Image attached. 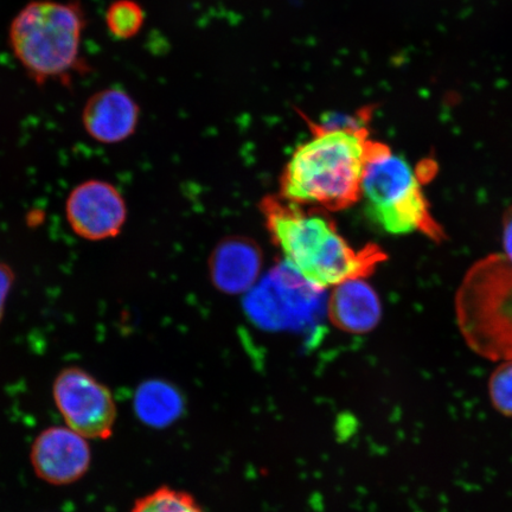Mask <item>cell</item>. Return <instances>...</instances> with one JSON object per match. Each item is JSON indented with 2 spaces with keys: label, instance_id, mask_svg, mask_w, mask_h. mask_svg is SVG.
<instances>
[{
  "label": "cell",
  "instance_id": "1",
  "mask_svg": "<svg viewBox=\"0 0 512 512\" xmlns=\"http://www.w3.org/2000/svg\"><path fill=\"white\" fill-rule=\"evenodd\" d=\"M369 113L336 123H315L302 113L311 139L297 147L281 176V196L322 211L347 209L361 200L364 171L375 140L364 121Z\"/></svg>",
  "mask_w": 512,
  "mask_h": 512
},
{
  "label": "cell",
  "instance_id": "2",
  "mask_svg": "<svg viewBox=\"0 0 512 512\" xmlns=\"http://www.w3.org/2000/svg\"><path fill=\"white\" fill-rule=\"evenodd\" d=\"M261 211L286 264L320 290L367 278L387 259L379 246H350L322 210H305L283 196H268Z\"/></svg>",
  "mask_w": 512,
  "mask_h": 512
},
{
  "label": "cell",
  "instance_id": "3",
  "mask_svg": "<svg viewBox=\"0 0 512 512\" xmlns=\"http://www.w3.org/2000/svg\"><path fill=\"white\" fill-rule=\"evenodd\" d=\"M86 28L79 3L32 0L12 19L9 41L21 66L37 85L66 82L80 68Z\"/></svg>",
  "mask_w": 512,
  "mask_h": 512
},
{
  "label": "cell",
  "instance_id": "4",
  "mask_svg": "<svg viewBox=\"0 0 512 512\" xmlns=\"http://www.w3.org/2000/svg\"><path fill=\"white\" fill-rule=\"evenodd\" d=\"M456 318L465 343L490 361H512V262L504 254L480 259L456 294Z\"/></svg>",
  "mask_w": 512,
  "mask_h": 512
},
{
  "label": "cell",
  "instance_id": "5",
  "mask_svg": "<svg viewBox=\"0 0 512 512\" xmlns=\"http://www.w3.org/2000/svg\"><path fill=\"white\" fill-rule=\"evenodd\" d=\"M422 181L420 171L375 140L362 182V198L370 219L390 234L421 233L443 241L444 230L428 207Z\"/></svg>",
  "mask_w": 512,
  "mask_h": 512
},
{
  "label": "cell",
  "instance_id": "6",
  "mask_svg": "<svg viewBox=\"0 0 512 512\" xmlns=\"http://www.w3.org/2000/svg\"><path fill=\"white\" fill-rule=\"evenodd\" d=\"M326 307L324 290L300 277L286 262L268 273L245 299L248 318L268 331L313 330Z\"/></svg>",
  "mask_w": 512,
  "mask_h": 512
},
{
  "label": "cell",
  "instance_id": "7",
  "mask_svg": "<svg viewBox=\"0 0 512 512\" xmlns=\"http://www.w3.org/2000/svg\"><path fill=\"white\" fill-rule=\"evenodd\" d=\"M53 396L70 430L87 440L112 437L118 416L117 403L110 388L87 370L62 369L54 381Z\"/></svg>",
  "mask_w": 512,
  "mask_h": 512
},
{
  "label": "cell",
  "instance_id": "8",
  "mask_svg": "<svg viewBox=\"0 0 512 512\" xmlns=\"http://www.w3.org/2000/svg\"><path fill=\"white\" fill-rule=\"evenodd\" d=\"M64 214L72 232L89 242L117 238L125 227L127 204L115 185L104 179H88L69 192Z\"/></svg>",
  "mask_w": 512,
  "mask_h": 512
},
{
  "label": "cell",
  "instance_id": "9",
  "mask_svg": "<svg viewBox=\"0 0 512 512\" xmlns=\"http://www.w3.org/2000/svg\"><path fill=\"white\" fill-rule=\"evenodd\" d=\"M30 462L43 482L62 486L78 482L91 467L92 452L86 438L69 427H49L31 446Z\"/></svg>",
  "mask_w": 512,
  "mask_h": 512
},
{
  "label": "cell",
  "instance_id": "10",
  "mask_svg": "<svg viewBox=\"0 0 512 512\" xmlns=\"http://www.w3.org/2000/svg\"><path fill=\"white\" fill-rule=\"evenodd\" d=\"M139 117V106L130 94L120 88H107L87 100L81 120L96 143L113 145L125 142L136 132Z\"/></svg>",
  "mask_w": 512,
  "mask_h": 512
},
{
  "label": "cell",
  "instance_id": "11",
  "mask_svg": "<svg viewBox=\"0 0 512 512\" xmlns=\"http://www.w3.org/2000/svg\"><path fill=\"white\" fill-rule=\"evenodd\" d=\"M326 311L332 324L349 334L373 331L382 317L380 298L364 279H352L335 286Z\"/></svg>",
  "mask_w": 512,
  "mask_h": 512
},
{
  "label": "cell",
  "instance_id": "12",
  "mask_svg": "<svg viewBox=\"0 0 512 512\" xmlns=\"http://www.w3.org/2000/svg\"><path fill=\"white\" fill-rule=\"evenodd\" d=\"M261 266V253L253 242L229 239L222 242L211 256V280L224 293H243L255 284Z\"/></svg>",
  "mask_w": 512,
  "mask_h": 512
},
{
  "label": "cell",
  "instance_id": "13",
  "mask_svg": "<svg viewBox=\"0 0 512 512\" xmlns=\"http://www.w3.org/2000/svg\"><path fill=\"white\" fill-rule=\"evenodd\" d=\"M181 408V395L164 381H146L134 395V409L139 419L152 427L169 425L178 418Z\"/></svg>",
  "mask_w": 512,
  "mask_h": 512
},
{
  "label": "cell",
  "instance_id": "14",
  "mask_svg": "<svg viewBox=\"0 0 512 512\" xmlns=\"http://www.w3.org/2000/svg\"><path fill=\"white\" fill-rule=\"evenodd\" d=\"M131 512H207L187 491L160 486L134 502Z\"/></svg>",
  "mask_w": 512,
  "mask_h": 512
},
{
  "label": "cell",
  "instance_id": "15",
  "mask_svg": "<svg viewBox=\"0 0 512 512\" xmlns=\"http://www.w3.org/2000/svg\"><path fill=\"white\" fill-rule=\"evenodd\" d=\"M106 25L118 40H130L139 34L144 24V11L134 0H115L106 12Z\"/></svg>",
  "mask_w": 512,
  "mask_h": 512
},
{
  "label": "cell",
  "instance_id": "16",
  "mask_svg": "<svg viewBox=\"0 0 512 512\" xmlns=\"http://www.w3.org/2000/svg\"><path fill=\"white\" fill-rule=\"evenodd\" d=\"M489 396L496 411L512 418V361L502 362L492 373Z\"/></svg>",
  "mask_w": 512,
  "mask_h": 512
},
{
  "label": "cell",
  "instance_id": "17",
  "mask_svg": "<svg viewBox=\"0 0 512 512\" xmlns=\"http://www.w3.org/2000/svg\"><path fill=\"white\" fill-rule=\"evenodd\" d=\"M16 281V273L6 262L0 261V323L5 315L6 305Z\"/></svg>",
  "mask_w": 512,
  "mask_h": 512
},
{
  "label": "cell",
  "instance_id": "18",
  "mask_svg": "<svg viewBox=\"0 0 512 512\" xmlns=\"http://www.w3.org/2000/svg\"><path fill=\"white\" fill-rule=\"evenodd\" d=\"M503 248V254L512 262V206L503 215Z\"/></svg>",
  "mask_w": 512,
  "mask_h": 512
}]
</instances>
